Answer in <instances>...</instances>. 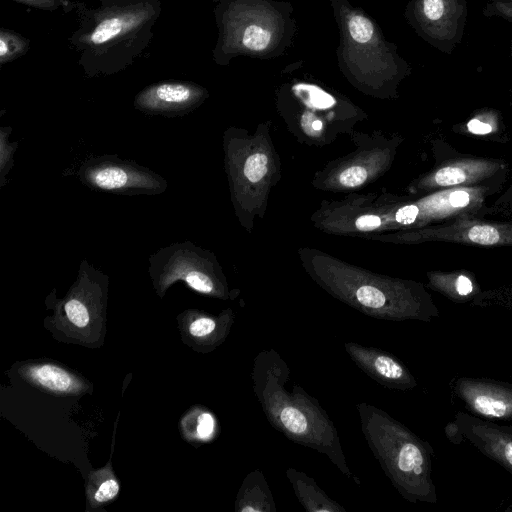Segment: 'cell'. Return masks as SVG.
Here are the masks:
<instances>
[{
  "instance_id": "24",
  "label": "cell",
  "mask_w": 512,
  "mask_h": 512,
  "mask_svg": "<svg viewBox=\"0 0 512 512\" xmlns=\"http://www.w3.org/2000/svg\"><path fill=\"white\" fill-rule=\"evenodd\" d=\"M486 117L487 116H477L470 120L467 124L468 130L474 134L491 133L494 126L486 119Z\"/></svg>"
},
{
  "instance_id": "19",
  "label": "cell",
  "mask_w": 512,
  "mask_h": 512,
  "mask_svg": "<svg viewBox=\"0 0 512 512\" xmlns=\"http://www.w3.org/2000/svg\"><path fill=\"white\" fill-rule=\"evenodd\" d=\"M65 312L71 323L83 328L89 322V313L86 306L78 299H71L65 304Z\"/></svg>"
},
{
  "instance_id": "27",
  "label": "cell",
  "mask_w": 512,
  "mask_h": 512,
  "mask_svg": "<svg viewBox=\"0 0 512 512\" xmlns=\"http://www.w3.org/2000/svg\"><path fill=\"white\" fill-rule=\"evenodd\" d=\"M445 434L448 440L454 444H460L462 441L465 440L460 431L459 426L455 421L450 422L446 425Z\"/></svg>"
},
{
  "instance_id": "7",
  "label": "cell",
  "mask_w": 512,
  "mask_h": 512,
  "mask_svg": "<svg viewBox=\"0 0 512 512\" xmlns=\"http://www.w3.org/2000/svg\"><path fill=\"white\" fill-rule=\"evenodd\" d=\"M454 421L466 441L512 474V426L466 412L456 413Z\"/></svg>"
},
{
  "instance_id": "22",
  "label": "cell",
  "mask_w": 512,
  "mask_h": 512,
  "mask_svg": "<svg viewBox=\"0 0 512 512\" xmlns=\"http://www.w3.org/2000/svg\"><path fill=\"white\" fill-rule=\"evenodd\" d=\"M216 329V322L207 317L198 318L190 324L189 331L192 336L205 337Z\"/></svg>"
},
{
  "instance_id": "3",
  "label": "cell",
  "mask_w": 512,
  "mask_h": 512,
  "mask_svg": "<svg viewBox=\"0 0 512 512\" xmlns=\"http://www.w3.org/2000/svg\"><path fill=\"white\" fill-rule=\"evenodd\" d=\"M157 0H116L100 10L94 24L81 31L75 44L84 56H112L129 48L137 36L150 32L158 15Z\"/></svg>"
},
{
  "instance_id": "4",
  "label": "cell",
  "mask_w": 512,
  "mask_h": 512,
  "mask_svg": "<svg viewBox=\"0 0 512 512\" xmlns=\"http://www.w3.org/2000/svg\"><path fill=\"white\" fill-rule=\"evenodd\" d=\"M81 178L89 186L111 192L129 193L161 192L165 183L159 176L120 160L99 158L86 163L81 169Z\"/></svg>"
},
{
  "instance_id": "28",
  "label": "cell",
  "mask_w": 512,
  "mask_h": 512,
  "mask_svg": "<svg viewBox=\"0 0 512 512\" xmlns=\"http://www.w3.org/2000/svg\"><path fill=\"white\" fill-rule=\"evenodd\" d=\"M35 8L53 10L57 8L56 0H12Z\"/></svg>"
},
{
  "instance_id": "29",
  "label": "cell",
  "mask_w": 512,
  "mask_h": 512,
  "mask_svg": "<svg viewBox=\"0 0 512 512\" xmlns=\"http://www.w3.org/2000/svg\"><path fill=\"white\" fill-rule=\"evenodd\" d=\"M493 7L499 15L512 20V1H496Z\"/></svg>"
},
{
  "instance_id": "23",
  "label": "cell",
  "mask_w": 512,
  "mask_h": 512,
  "mask_svg": "<svg viewBox=\"0 0 512 512\" xmlns=\"http://www.w3.org/2000/svg\"><path fill=\"white\" fill-rule=\"evenodd\" d=\"M119 489V484L115 479H108L100 485L94 498L99 503L107 502L118 494Z\"/></svg>"
},
{
  "instance_id": "13",
  "label": "cell",
  "mask_w": 512,
  "mask_h": 512,
  "mask_svg": "<svg viewBox=\"0 0 512 512\" xmlns=\"http://www.w3.org/2000/svg\"><path fill=\"white\" fill-rule=\"evenodd\" d=\"M429 279L434 290L457 303L468 302L479 294L476 283L463 273H436Z\"/></svg>"
},
{
  "instance_id": "5",
  "label": "cell",
  "mask_w": 512,
  "mask_h": 512,
  "mask_svg": "<svg viewBox=\"0 0 512 512\" xmlns=\"http://www.w3.org/2000/svg\"><path fill=\"white\" fill-rule=\"evenodd\" d=\"M473 215H460L449 223L419 231L414 236L457 244L512 246V223L483 221Z\"/></svg>"
},
{
  "instance_id": "2",
  "label": "cell",
  "mask_w": 512,
  "mask_h": 512,
  "mask_svg": "<svg viewBox=\"0 0 512 512\" xmlns=\"http://www.w3.org/2000/svg\"><path fill=\"white\" fill-rule=\"evenodd\" d=\"M357 408L367 443L394 487L411 502L436 504L430 444L373 406L362 403Z\"/></svg>"
},
{
  "instance_id": "6",
  "label": "cell",
  "mask_w": 512,
  "mask_h": 512,
  "mask_svg": "<svg viewBox=\"0 0 512 512\" xmlns=\"http://www.w3.org/2000/svg\"><path fill=\"white\" fill-rule=\"evenodd\" d=\"M454 393L471 414L488 420H512V384L485 378L460 377Z\"/></svg>"
},
{
  "instance_id": "21",
  "label": "cell",
  "mask_w": 512,
  "mask_h": 512,
  "mask_svg": "<svg viewBox=\"0 0 512 512\" xmlns=\"http://www.w3.org/2000/svg\"><path fill=\"white\" fill-rule=\"evenodd\" d=\"M474 304L476 305H501V306H505V307H509V308H512V288L507 290V291H503V292H495V293H489V294H483V295H478L475 299H474Z\"/></svg>"
},
{
  "instance_id": "17",
  "label": "cell",
  "mask_w": 512,
  "mask_h": 512,
  "mask_svg": "<svg viewBox=\"0 0 512 512\" xmlns=\"http://www.w3.org/2000/svg\"><path fill=\"white\" fill-rule=\"evenodd\" d=\"M29 41L10 30L0 31V63L3 65L23 55Z\"/></svg>"
},
{
  "instance_id": "20",
  "label": "cell",
  "mask_w": 512,
  "mask_h": 512,
  "mask_svg": "<svg viewBox=\"0 0 512 512\" xmlns=\"http://www.w3.org/2000/svg\"><path fill=\"white\" fill-rule=\"evenodd\" d=\"M367 179V171L361 166H351L339 175L342 186L353 188L362 185Z\"/></svg>"
},
{
  "instance_id": "1",
  "label": "cell",
  "mask_w": 512,
  "mask_h": 512,
  "mask_svg": "<svg viewBox=\"0 0 512 512\" xmlns=\"http://www.w3.org/2000/svg\"><path fill=\"white\" fill-rule=\"evenodd\" d=\"M287 366L274 352H262L254 362V391L270 423L290 440L326 454L349 475L339 437L315 399L283 385Z\"/></svg>"
},
{
  "instance_id": "10",
  "label": "cell",
  "mask_w": 512,
  "mask_h": 512,
  "mask_svg": "<svg viewBox=\"0 0 512 512\" xmlns=\"http://www.w3.org/2000/svg\"><path fill=\"white\" fill-rule=\"evenodd\" d=\"M504 165L488 159L465 158L448 162L435 170L425 183L432 189L484 186L481 183L492 179L502 171Z\"/></svg>"
},
{
  "instance_id": "14",
  "label": "cell",
  "mask_w": 512,
  "mask_h": 512,
  "mask_svg": "<svg viewBox=\"0 0 512 512\" xmlns=\"http://www.w3.org/2000/svg\"><path fill=\"white\" fill-rule=\"evenodd\" d=\"M287 476L298 499L307 511H344L343 508L329 499L314 481L304 473L289 469Z\"/></svg>"
},
{
  "instance_id": "25",
  "label": "cell",
  "mask_w": 512,
  "mask_h": 512,
  "mask_svg": "<svg viewBox=\"0 0 512 512\" xmlns=\"http://www.w3.org/2000/svg\"><path fill=\"white\" fill-rule=\"evenodd\" d=\"M214 429V420L210 414L203 413L198 419L197 435L202 439L210 437Z\"/></svg>"
},
{
  "instance_id": "9",
  "label": "cell",
  "mask_w": 512,
  "mask_h": 512,
  "mask_svg": "<svg viewBox=\"0 0 512 512\" xmlns=\"http://www.w3.org/2000/svg\"><path fill=\"white\" fill-rule=\"evenodd\" d=\"M345 348L353 361L379 384L402 391L417 385L409 370L389 353L357 343H345Z\"/></svg>"
},
{
  "instance_id": "30",
  "label": "cell",
  "mask_w": 512,
  "mask_h": 512,
  "mask_svg": "<svg viewBox=\"0 0 512 512\" xmlns=\"http://www.w3.org/2000/svg\"><path fill=\"white\" fill-rule=\"evenodd\" d=\"M311 126L314 130L319 131L322 129L323 124L320 120L316 119L312 122Z\"/></svg>"
},
{
  "instance_id": "15",
  "label": "cell",
  "mask_w": 512,
  "mask_h": 512,
  "mask_svg": "<svg viewBox=\"0 0 512 512\" xmlns=\"http://www.w3.org/2000/svg\"><path fill=\"white\" fill-rule=\"evenodd\" d=\"M252 480L248 477V489L244 494L243 505L240 511H274V503L269 491V487L261 473L255 472L250 474Z\"/></svg>"
},
{
  "instance_id": "12",
  "label": "cell",
  "mask_w": 512,
  "mask_h": 512,
  "mask_svg": "<svg viewBox=\"0 0 512 512\" xmlns=\"http://www.w3.org/2000/svg\"><path fill=\"white\" fill-rule=\"evenodd\" d=\"M192 253L188 251V245L179 244L161 250L157 258L161 263L168 264L169 273L175 279L184 280L191 288L201 293L214 291V283L203 271L192 264Z\"/></svg>"
},
{
  "instance_id": "18",
  "label": "cell",
  "mask_w": 512,
  "mask_h": 512,
  "mask_svg": "<svg viewBox=\"0 0 512 512\" xmlns=\"http://www.w3.org/2000/svg\"><path fill=\"white\" fill-rule=\"evenodd\" d=\"M266 155L255 153L249 156L244 165V175L250 182L260 181L267 173Z\"/></svg>"
},
{
  "instance_id": "8",
  "label": "cell",
  "mask_w": 512,
  "mask_h": 512,
  "mask_svg": "<svg viewBox=\"0 0 512 512\" xmlns=\"http://www.w3.org/2000/svg\"><path fill=\"white\" fill-rule=\"evenodd\" d=\"M205 90L189 82H161L143 89L135 97V107L147 114H184L197 106Z\"/></svg>"
},
{
  "instance_id": "16",
  "label": "cell",
  "mask_w": 512,
  "mask_h": 512,
  "mask_svg": "<svg viewBox=\"0 0 512 512\" xmlns=\"http://www.w3.org/2000/svg\"><path fill=\"white\" fill-rule=\"evenodd\" d=\"M30 374L35 382L53 391L66 392L77 387L69 373L54 365L33 367Z\"/></svg>"
},
{
  "instance_id": "26",
  "label": "cell",
  "mask_w": 512,
  "mask_h": 512,
  "mask_svg": "<svg viewBox=\"0 0 512 512\" xmlns=\"http://www.w3.org/2000/svg\"><path fill=\"white\" fill-rule=\"evenodd\" d=\"M381 224V218L376 215H362L355 220L359 230L375 229Z\"/></svg>"
},
{
  "instance_id": "11",
  "label": "cell",
  "mask_w": 512,
  "mask_h": 512,
  "mask_svg": "<svg viewBox=\"0 0 512 512\" xmlns=\"http://www.w3.org/2000/svg\"><path fill=\"white\" fill-rule=\"evenodd\" d=\"M464 6L459 0H418L416 18L422 30L441 41L454 39Z\"/></svg>"
}]
</instances>
